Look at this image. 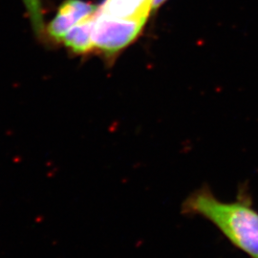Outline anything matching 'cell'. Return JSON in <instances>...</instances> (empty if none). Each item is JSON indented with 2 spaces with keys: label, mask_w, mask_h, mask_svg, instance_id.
Returning <instances> with one entry per match:
<instances>
[{
  "label": "cell",
  "mask_w": 258,
  "mask_h": 258,
  "mask_svg": "<svg viewBox=\"0 0 258 258\" xmlns=\"http://www.w3.org/2000/svg\"><path fill=\"white\" fill-rule=\"evenodd\" d=\"M166 1H167V0H152V9H153V11L159 9Z\"/></svg>",
  "instance_id": "cell-7"
},
{
  "label": "cell",
  "mask_w": 258,
  "mask_h": 258,
  "mask_svg": "<svg viewBox=\"0 0 258 258\" xmlns=\"http://www.w3.org/2000/svg\"><path fill=\"white\" fill-rule=\"evenodd\" d=\"M96 10L97 6L82 0H66L47 28L48 34L55 40H61L71 28L93 17Z\"/></svg>",
  "instance_id": "cell-3"
},
{
  "label": "cell",
  "mask_w": 258,
  "mask_h": 258,
  "mask_svg": "<svg viewBox=\"0 0 258 258\" xmlns=\"http://www.w3.org/2000/svg\"><path fill=\"white\" fill-rule=\"evenodd\" d=\"M254 258H258V257H254Z\"/></svg>",
  "instance_id": "cell-8"
},
{
  "label": "cell",
  "mask_w": 258,
  "mask_h": 258,
  "mask_svg": "<svg viewBox=\"0 0 258 258\" xmlns=\"http://www.w3.org/2000/svg\"><path fill=\"white\" fill-rule=\"evenodd\" d=\"M182 213L210 220L234 246L258 257V212L249 203L222 202L204 186L187 196Z\"/></svg>",
  "instance_id": "cell-1"
},
{
  "label": "cell",
  "mask_w": 258,
  "mask_h": 258,
  "mask_svg": "<svg viewBox=\"0 0 258 258\" xmlns=\"http://www.w3.org/2000/svg\"><path fill=\"white\" fill-rule=\"evenodd\" d=\"M95 15V14H94ZM93 17L71 28L62 37L65 46L78 54H85L92 51Z\"/></svg>",
  "instance_id": "cell-5"
},
{
  "label": "cell",
  "mask_w": 258,
  "mask_h": 258,
  "mask_svg": "<svg viewBox=\"0 0 258 258\" xmlns=\"http://www.w3.org/2000/svg\"><path fill=\"white\" fill-rule=\"evenodd\" d=\"M23 2L27 9L28 15L35 32L37 35H41L44 25L40 0H23Z\"/></svg>",
  "instance_id": "cell-6"
},
{
  "label": "cell",
  "mask_w": 258,
  "mask_h": 258,
  "mask_svg": "<svg viewBox=\"0 0 258 258\" xmlns=\"http://www.w3.org/2000/svg\"><path fill=\"white\" fill-rule=\"evenodd\" d=\"M145 22L93 16L92 39L94 47L107 54L122 50L133 42L145 27Z\"/></svg>",
  "instance_id": "cell-2"
},
{
  "label": "cell",
  "mask_w": 258,
  "mask_h": 258,
  "mask_svg": "<svg viewBox=\"0 0 258 258\" xmlns=\"http://www.w3.org/2000/svg\"><path fill=\"white\" fill-rule=\"evenodd\" d=\"M152 11V0H104L97 7L96 13L108 18L146 23Z\"/></svg>",
  "instance_id": "cell-4"
}]
</instances>
